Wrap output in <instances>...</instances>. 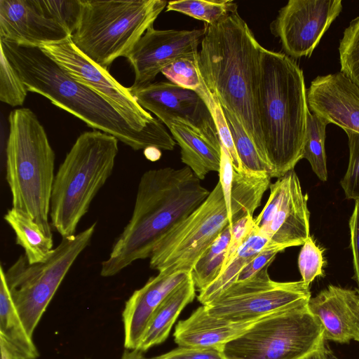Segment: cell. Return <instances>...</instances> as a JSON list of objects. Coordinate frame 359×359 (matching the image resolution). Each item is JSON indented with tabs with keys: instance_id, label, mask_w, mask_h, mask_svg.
I'll return each instance as SVG.
<instances>
[{
	"instance_id": "obj_1",
	"label": "cell",
	"mask_w": 359,
	"mask_h": 359,
	"mask_svg": "<svg viewBox=\"0 0 359 359\" xmlns=\"http://www.w3.org/2000/svg\"><path fill=\"white\" fill-rule=\"evenodd\" d=\"M205 27L197 55L200 74L212 97L242 124L264 162L258 111L263 47L238 11Z\"/></svg>"
},
{
	"instance_id": "obj_2",
	"label": "cell",
	"mask_w": 359,
	"mask_h": 359,
	"mask_svg": "<svg viewBox=\"0 0 359 359\" xmlns=\"http://www.w3.org/2000/svg\"><path fill=\"white\" fill-rule=\"evenodd\" d=\"M210 193L188 166L144 172L132 216L102 262L100 275L115 276L134 262L149 258L162 237L201 206Z\"/></svg>"
},
{
	"instance_id": "obj_3",
	"label": "cell",
	"mask_w": 359,
	"mask_h": 359,
	"mask_svg": "<svg viewBox=\"0 0 359 359\" xmlns=\"http://www.w3.org/2000/svg\"><path fill=\"white\" fill-rule=\"evenodd\" d=\"M0 46L28 91L48 98L88 126L115 137L135 151L149 147L174 149L176 142L168 131L134 128L107 101L75 81L39 47L1 39Z\"/></svg>"
},
{
	"instance_id": "obj_4",
	"label": "cell",
	"mask_w": 359,
	"mask_h": 359,
	"mask_svg": "<svg viewBox=\"0 0 359 359\" xmlns=\"http://www.w3.org/2000/svg\"><path fill=\"white\" fill-rule=\"evenodd\" d=\"M304 74L285 53L262 50L258 111L264 163L280 178L301 160L310 111Z\"/></svg>"
},
{
	"instance_id": "obj_5",
	"label": "cell",
	"mask_w": 359,
	"mask_h": 359,
	"mask_svg": "<svg viewBox=\"0 0 359 359\" xmlns=\"http://www.w3.org/2000/svg\"><path fill=\"white\" fill-rule=\"evenodd\" d=\"M6 180L13 208L38 223L53 237L48 220L55 179V154L46 130L29 108H18L8 116Z\"/></svg>"
},
{
	"instance_id": "obj_6",
	"label": "cell",
	"mask_w": 359,
	"mask_h": 359,
	"mask_svg": "<svg viewBox=\"0 0 359 359\" xmlns=\"http://www.w3.org/2000/svg\"><path fill=\"white\" fill-rule=\"evenodd\" d=\"M118 142L97 130L84 132L60 164L53 184L50 216L62 238L75 235L93 198L112 174Z\"/></svg>"
},
{
	"instance_id": "obj_7",
	"label": "cell",
	"mask_w": 359,
	"mask_h": 359,
	"mask_svg": "<svg viewBox=\"0 0 359 359\" xmlns=\"http://www.w3.org/2000/svg\"><path fill=\"white\" fill-rule=\"evenodd\" d=\"M81 12L71 38L76 48L107 69L126 57L167 6L163 0H81Z\"/></svg>"
},
{
	"instance_id": "obj_8",
	"label": "cell",
	"mask_w": 359,
	"mask_h": 359,
	"mask_svg": "<svg viewBox=\"0 0 359 359\" xmlns=\"http://www.w3.org/2000/svg\"><path fill=\"white\" fill-rule=\"evenodd\" d=\"M308 304L266 316L222 348L226 359H306L325 345Z\"/></svg>"
},
{
	"instance_id": "obj_9",
	"label": "cell",
	"mask_w": 359,
	"mask_h": 359,
	"mask_svg": "<svg viewBox=\"0 0 359 359\" xmlns=\"http://www.w3.org/2000/svg\"><path fill=\"white\" fill-rule=\"evenodd\" d=\"M96 223L80 233L62 238L49 258L29 264L20 255L5 273L16 309L31 337L65 276L89 245Z\"/></svg>"
},
{
	"instance_id": "obj_10",
	"label": "cell",
	"mask_w": 359,
	"mask_h": 359,
	"mask_svg": "<svg viewBox=\"0 0 359 359\" xmlns=\"http://www.w3.org/2000/svg\"><path fill=\"white\" fill-rule=\"evenodd\" d=\"M229 224L219 182L201 206L157 243L149 257L150 268L166 273H191L201 255Z\"/></svg>"
},
{
	"instance_id": "obj_11",
	"label": "cell",
	"mask_w": 359,
	"mask_h": 359,
	"mask_svg": "<svg viewBox=\"0 0 359 359\" xmlns=\"http://www.w3.org/2000/svg\"><path fill=\"white\" fill-rule=\"evenodd\" d=\"M265 266L250 278L236 281L204 305L208 313L231 322H249L308 304L311 296L304 281L271 280Z\"/></svg>"
},
{
	"instance_id": "obj_12",
	"label": "cell",
	"mask_w": 359,
	"mask_h": 359,
	"mask_svg": "<svg viewBox=\"0 0 359 359\" xmlns=\"http://www.w3.org/2000/svg\"><path fill=\"white\" fill-rule=\"evenodd\" d=\"M39 48L75 81L107 101L134 128L167 132L160 120L138 104L129 88L124 87L107 69L81 53L74 46L71 36L59 41L41 43Z\"/></svg>"
},
{
	"instance_id": "obj_13",
	"label": "cell",
	"mask_w": 359,
	"mask_h": 359,
	"mask_svg": "<svg viewBox=\"0 0 359 359\" xmlns=\"http://www.w3.org/2000/svg\"><path fill=\"white\" fill-rule=\"evenodd\" d=\"M268 201L255 219V226L283 250L302 245L310 237L308 196L294 170L270 184Z\"/></svg>"
},
{
	"instance_id": "obj_14",
	"label": "cell",
	"mask_w": 359,
	"mask_h": 359,
	"mask_svg": "<svg viewBox=\"0 0 359 359\" xmlns=\"http://www.w3.org/2000/svg\"><path fill=\"white\" fill-rule=\"evenodd\" d=\"M138 104L154 114L167 126L177 121L188 126L218 151L221 142L211 111L194 90L171 82L151 83L138 88L129 87Z\"/></svg>"
},
{
	"instance_id": "obj_15",
	"label": "cell",
	"mask_w": 359,
	"mask_h": 359,
	"mask_svg": "<svg viewBox=\"0 0 359 359\" xmlns=\"http://www.w3.org/2000/svg\"><path fill=\"white\" fill-rule=\"evenodd\" d=\"M342 7L341 0H290L279 10L270 29L285 55L310 57Z\"/></svg>"
},
{
	"instance_id": "obj_16",
	"label": "cell",
	"mask_w": 359,
	"mask_h": 359,
	"mask_svg": "<svg viewBox=\"0 0 359 359\" xmlns=\"http://www.w3.org/2000/svg\"><path fill=\"white\" fill-rule=\"evenodd\" d=\"M206 27L192 30H159L149 27L126 57L138 88L152 83L157 74L179 58L198 54Z\"/></svg>"
},
{
	"instance_id": "obj_17",
	"label": "cell",
	"mask_w": 359,
	"mask_h": 359,
	"mask_svg": "<svg viewBox=\"0 0 359 359\" xmlns=\"http://www.w3.org/2000/svg\"><path fill=\"white\" fill-rule=\"evenodd\" d=\"M306 93L313 113L359 133V88L341 72L317 76Z\"/></svg>"
},
{
	"instance_id": "obj_18",
	"label": "cell",
	"mask_w": 359,
	"mask_h": 359,
	"mask_svg": "<svg viewBox=\"0 0 359 359\" xmlns=\"http://www.w3.org/2000/svg\"><path fill=\"white\" fill-rule=\"evenodd\" d=\"M70 35L55 20L46 18L35 0H0V39L39 47Z\"/></svg>"
},
{
	"instance_id": "obj_19",
	"label": "cell",
	"mask_w": 359,
	"mask_h": 359,
	"mask_svg": "<svg viewBox=\"0 0 359 359\" xmlns=\"http://www.w3.org/2000/svg\"><path fill=\"white\" fill-rule=\"evenodd\" d=\"M191 276V273L158 272L126 301L122 313L124 347L137 349L148 323L156 309L179 285Z\"/></svg>"
},
{
	"instance_id": "obj_20",
	"label": "cell",
	"mask_w": 359,
	"mask_h": 359,
	"mask_svg": "<svg viewBox=\"0 0 359 359\" xmlns=\"http://www.w3.org/2000/svg\"><path fill=\"white\" fill-rule=\"evenodd\" d=\"M259 320L227 321L210 315L202 305L189 318L178 322L174 340L182 347L215 348L222 351L225 344L244 334Z\"/></svg>"
},
{
	"instance_id": "obj_21",
	"label": "cell",
	"mask_w": 359,
	"mask_h": 359,
	"mask_svg": "<svg viewBox=\"0 0 359 359\" xmlns=\"http://www.w3.org/2000/svg\"><path fill=\"white\" fill-rule=\"evenodd\" d=\"M358 298V291L333 285L311 297L309 308L323 327L325 340L346 344L352 339L353 310Z\"/></svg>"
},
{
	"instance_id": "obj_22",
	"label": "cell",
	"mask_w": 359,
	"mask_h": 359,
	"mask_svg": "<svg viewBox=\"0 0 359 359\" xmlns=\"http://www.w3.org/2000/svg\"><path fill=\"white\" fill-rule=\"evenodd\" d=\"M0 346L16 359H36L39 354L14 304L0 266Z\"/></svg>"
},
{
	"instance_id": "obj_23",
	"label": "cell",
	"mask_w": 359,
	"mask_h": 359,
	"mask_svg": "<svg viewBox=\"0 0 359 359\" xmlns=\"http://www.w3.org/2000/svg\"><path fill=\"white\" fill-rule=\"evenodd\" d=\"M196 291L191 276L163 301L151 317L137 350L147 351L168 338L182 311L195 298Z\"/></svg>"
},
{
	"instance_id": "obj_24",
	"label": "cell",
	"mask_w": 359,
	"mask_h": 359,
	"mask_svg": "<svg viewBox=\"0 0 359 359\" xmlns=\"http://www.w3.org/2000/svg\"><path fill=\"white\" fill-rule=\"evenodd\" d=\"M180 147L181 160L194 175L203 180L212 171L219 172L221 151H218L188 126L172 121L167 126Z\"/></svg>"
},
{
	"instance_id": "obj_25",
	"label": "cell",
	"mask_w": 359,
	"mask_h": 359,
	"mask_svg": "<svg viewBox=\"0 0 359 359\" xmlns=\"http://www.w3.org/2000/svg\"><path fill=\"white\" fill-rule=\"evenodd\" d=\"M271 178L270 175L264 171L234 170L230 226L245 216H253L255 210L261 204L264 192L270 186Z\"/></svg>"
},
{
	"instance_id": "obj_26",
	"label": "cell",
	"mask_w": 359,
	"mask_h": 359,
	"mask_svg": "<svg viewBox=\"0 0 359 359\" xmlns=\"http://www.w3.org/2000/svg\"><path fill=\"white\" fill-rule=\"evenodd\" d=\"M4 218L13 230L16 243L24 249L29 264L41 263L49 258L54 250L53 237L47 235L38 223L13 208Z\"/></svg>"
},
{
	"instance_id": "obj_27",
	"label": "cell",
	"mask_w": 359,
	"mask_h": 359,
	"mask_svg": "<svg viewBox=\"0 0 359 359\" xmlns=\"http://www.w3.org/2000/svg\"><path fill=\"white\" fill-rule=\"evenodd\" d=\"M269 243V238L256 226L226 268L206 288L199 292L198 300L205 305L237 280L241 270Z\"/></svg>"
},
{
	"instance_id": "obj_28",
	"label": "cell",
	"mask_w": 359,
	"mask_h": 359,
	"mask_svg": "<svg viewBox=\"0 0 359 359\" xmlns=\"http://www.w3.org/2000/svg\"><path fill=\"white\" fill-rule=\"evenodd\" d=\"M231 226L227 225L201 255L191 271L196 290L201 292L220 274L231 239Z\"/></svg>"
},
{
	"instance_id": "obj_29",
	"label": "cell",
	"mask_w": 359,
	"mask_h": 359,
	"mask_svg": "<svg viewBox=\"0 0 359 359\" xmlns=\"http://www.w3.org/2000/svg\"><path fill=\"white\" fill-rule=\"evenodd\" d=\"M329 122L316 114H308L306 133L302 158H306L317 177L327 180V158L325 148L326 127Z\"/></svg>"
},
{
	"instance_id": "obj_30",
	"label": "cell",
	"mask_w": 359,
	"mask_h": 359,
	"mask_svg": "<svg viewBox=\"0 0 359 359\" xmlns=\"http://www.w3.org/2000/svg\"><path fill=\"white\" fill-rule=\"evenodd\" d=\"M238 6L231 0H180L169 1L166 11H177L212 25L225 15L236 12Z\"/></svg>"
},
{
	"instance_id": "obj_31",
	"label": "cell",
	"mask_w": 359,
	"mask_h": 359,
	"mask_svg": "<svg viewBox=\"0 0 359 359\" xmlns=\"http://www.w3.org/2000/svg\"><path fill=\"white\" fill-rule=\"evenodd\" d=\"M222 109L243 168L253 171H264L269 174L267 165L260 157L255 143L242 124L232 113L222 107Z\"/></svg>"
},
{
	"instance_id": "obj_32",
	"label": "cell",
	"mask_w": 359,
	"mask_h": 359,
	"mask_svg": "<svg viewBox=\"0 0 359 359\" xmlns=\"http://www.w3.org/2000/svg\"><path fill=\"white\" fill-rule=\"evenodd\" d=\"M339 53L340 72L359 88V16L344 31Z\"/></svg>"
},
{
	"instance_id": "obj_33",
	"label": "cell",
	"mask_w": 359,
	"mask_h": 359,
	"mask_svg": "<svg viewBox=\"0 0 359 359\" xmlns=\"http://www.w3.org/2000/svg\"><path fill=\"white\" fill-rule=\"evenodd\" d=\"M27 89L3 49L0 50V100L11 107L22 106Z\"/></svg>"
},
{
	"instance_id": "obj_34",
	"label": "cell",
	"mask_w": 359,
	"mask_h": 359,
	"mask_svg": "<svg viewBox=\"0 0 359 359\" xmlns=\"http://www.w3.org/2000/svg\"><path fill=\"white\" fill-rule=\"evenodd\" d=\"M35 3L39 11L46 18L52 19L61 25L72 36L79 21L81 12V0H35Z\"/></svg>"
},
{
	"instance_id": "obj_35",
	"label": "cell",
	"mask_w": 359,
	"mask_h": 359,
	"mask_svg": "<svg viewBox=\"0 0 359 359\" xmlns=\"http://www.w3.org/2000/svg\"><path fill=\"white\" fill-rule=\"evenodd\" d=\"M197 55L179 58L161 73L170 82L197 92L205 84L198 68Z\"/></svg>"
},
{
	"instance_id": "obj_36",
	"label": "cell",
	"mask_w": 359,
	"mask_h": 359,
	"mask_svg": "<svg viewBox=\"0 0 359 359\" xmlns=\"http://www.w3.org/2000/svg\"><path fill=\"white\" fill-rule=\"evenodd\" d=\"M208 106L215 122L221 145L226 150L236 172H241L244 168L238 156L231 131L226 121L220 104L212 97L208 88L204 86L196 92Z\"/></svg>"
},
{
	"instance_id": "obj_37",
	"label": "cell",
	"mask_w": 359,
	"mask_h": 359,
	"mask_svg": "<svg viewBox=\"0 0 359 359\" xmlns=\"http://www.w3.org/2000/svg\"><path fill=\"white\" fill-rule=\"evenodd\" d=\"M348 142L349 160L341 186L348 199L359 201V133L344 130Z\"/></svg>"
},
{
	"instance_id": "obj_38",
	"label": "cell",
	"mask_w": 359,
	"mask_h": 359,
	"mask_svg": "<svg viewBox=\"0 0 359 359\" xmlns=\"http://www.w3.org/2000/svg\"><path fill=\"white\" fill-rule=\"evenodd\" d=\"M323 250L310 236L302 245L298 257L302 280L309 286L317 276H323Z\"/></svg>"
},
{
	"instance_id": "obj_39",
	"label": "cell",
	"mask_w": 359,
	"mask_h": 359,
	"mask_svg": "<svg viewBox=\"0 0 359 359\" xmlns=\"http://www.w3.org/2000/svg\"><path fill=\"white\" fill-rule=\"evenodd\" d=\"M255 227V219L253 216L250 215L245 216L238 219L231 226V239L222 271L230 262L234 255L252 233Z\"/></svg>"
},
{
	"instance_id": "obj_40",
	"label": "cell",
	"mask_w": 359,
	"mask_h": 359,
	"mask_svg": "<svg viewBox=\"0 0 359 359\" xmlns=\"http://www.w3.org/2000/svg\"><path fill=\"white\" fill-rule=\"evenodd\" d=\"M158 359H226L222 351L215 348L182 347L157 356Z\"/></svg>"
},
{
	"instance_id": "obj_41",
	"label": "cell",
	"mask_w": 359,
	"mask_h": 359,
	"mask_svg": "<svg viewBox=\"0 0 359 359\" xmlns=\"http://www.w3.org/2000/svg\"><path fill=\"white\" fill-rule=\"evenodd\" d=\"M283 251L280 248L269 245L255 256L240 272L236 281H243L255 276L265 266H269L276 255Z\"/></svg>"
},
{
	"instance_id": "obj_42",
	"label": "cell",
	"mask_w": 359,
	"mask_h": 359,
	"mask_svg": "<svg viewBox=\"0 0 359 359\" xmlns=\"http://www.w3.org/2000/svg\"><path fill=\"white\" fill-rule=\"evenodd\" d=\"M234 169L226 150L221 145V160L219 170V183L223 191L228 214L229 223L231 219V197Z\"/></svg>"
},
{
	"instance_id": "obj_43",
	"label": "cell",
	"mask_w": 359,
	"mask_h": 359,
	"mask_svg": "<svg viewBox=\"0 0 359 359\" xmlns=\"http://www.w3.org/2000/svg\"><path fill=\"white\" fill-rule=\"evenodd\" d=\"M350 248L353 256L354 275L359 291V201H355L353 213L349 219Z\"/></svg>"
},
{
	"instance_id": "obj_44",
	"label": "cell",
	"mask_w": 359,
	"mask_h": 359,
	"mask_svg": "<svg viewBox=\"0 0 359 359\" xmlns=\"http://www.w3.org/2000/svg\"><path fill=\"white\" fill-rule=\"evenodd\" d=\"M351 332L352 339L359 342V298L353 310Z\"/></svg>"
},
{
	"instance_id": "obj_45",
	"label": "cell",
	"mask_w": 359,
	"mask_h": 359,
	"mask_svg": "<svg viewBox=\"0 0 359 359\" xmlns=\"http://www.w3.org/2000/svg\"><path fill=\"white\" fill-rule=\"evenodd\" d=\"M120 359H158L157 356L147 358L144 355L143 352L137 349H126Z\"/></svg>"
},
{
	"instance_id": "obj_46",
	"label": "cell",
	"mask_w": 359,
	"mask_h": 359,
	"mask_svg": "<svg viewBox=\"0 0 359 359\" xmlns=\"http://www.w3.org/2000/svg\"><path fill=\"white\" fill-rule=\"evenodd\" d=\"M146 158L150 161H157L161 158V150L156 147H149L144 150Z\"/></svg>"
},
{
	"instance_id": "obj_47",
	"label": "cell",
	"mask_w": 359,
	"mask_h": 359,
	"mask_svg": "<svg viewBox=\"0 0 359 359\" xmlns=\"http://www.w3.org/2000/svg\"><path fill=\"white\" fill-rule=\"evenodd\" d=\"M306 359H328L325 345Z\"/></svg>"
},
{
	"instance_id": "obj_48",
	"label": "cell",
	"mask_w": 359,
	"mask_h": 359,
	"mask_svg": "<svg viewBox=\"0 0 359 359\" xmlns=\"http://www.w3.org/2000/svg\"><path fill=\"white\" fill-rule=\"evenodd\" d=\"M1 359H16L13 357L4 347L1 346Z\"/></svg>"
}]
</instances>
